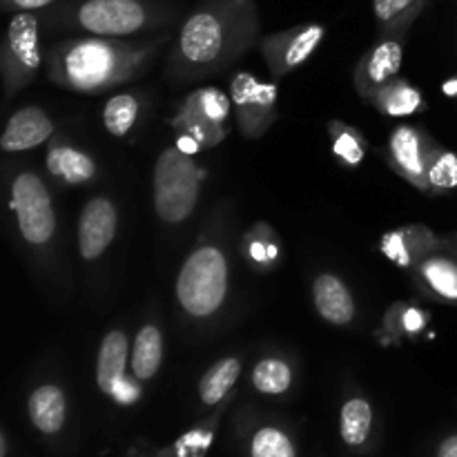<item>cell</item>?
<instances>
[{
    "label": "cell",
    "mask_w": 457,
    "mask_h": 457,
    "mask_svg": "<svg viewBox=\"0 0 457 457\" xmlns=\"http://www.w3.org/2000/svg\"><path fill=\"white\" fill-rule=\"evenodd\" d=\"M259 43L254 0H201L183 21L168 56V76L183 85L230 67Z\"/></svg>",
    "instance_id": "6da1fadb"
},
{
    "label": "cell",
    "mask_w": 457,
    "mask_h": 457,
    "mask_svg": "<svg viewBox=\"0 0 457 457\" xmlns=\"http://www.w3.org/2000/svg\"><path fill=\"white\" fill-rule=\"evenodd\" d=\"M163 38L132 43L123 38L83 36L45 49V67L54 85L79 94H101L137 79L147 70Z\"/></svg>",
    "instance_id": "7a4b0ae2"
},
{
    "label": "cell",
    "mask_w": 457,
    "mask_h": 457,
    "mask_svg": "<svg viewBox=\"0 0 457 457\" xmlns=\"http://www.w3.org/2000/svg\"><path fill=\"white\" fill-rule=\"evenodd\" d=\"M170 16L172 9L156 0H71L40 18L49 29L125 38L163 25Z\"/></svg>",
    "instance_id": "3957f363"
},
{
    "label": "cell",
    "mask_w": 457,
    "mask_h": 457,
    "mask_svg": "<svg viewBox=\"0 0 457 457\" xmlns=\"http://www.w3.org/2000/svg\"><path fill=\"white\" fill-rule=\"evenodd\" d=\"M174 295L192 321H208L221 312L230 295V257L221 241L204 239L192 248L177 275Z\"/></svg>",
    "instance_id": "277c9868"
},
{
    "label": "cell",
    "mask_w": 457,
    "mask_h": 457,
    "mask_svg": "<svg viewBox=\"0 0 457 457\" xmlns=\"http://www.w3.org/2000/svg\"><path fill=\"white\" fill-rule=\"evenodd\" d=\"M204 177L205 170L177 145L161 152L152 179L156 217L168 226L187 221L199 204Z\"/></svg>",
    "instance_id": "5b68a950"
},
{
    "label": "cell",
    "mask_w": 457,
    "mask_h": 457,
    "mask_svg": "<svg viewBox=\"0 0 457 457\" xmlns=\"http://www.w3.org/2000/svg\"><path fill=\"white\" fill-rule=\"evenodd\" d=\"M9 208L16 219L18 235L34 253L43 254L56 239V210L52 192L43 177L31 170H21L9 183Z\"/></svg>",
    "instance_id": "8992f818"
},
{
    "label": "cell",
    "mask_w": 457,
    "mask_h": 457,
    "mask_svg": "<svg viewBox=\"0 0 457 457\" xmlns=\"http://www.w3.org/2000/svg\"><path fill=\"white\" fill-rule=\"evenodd\" d=\"M40 25L43 18L36 12H18L9 21L0 49V74H3L7 98L22 92L43 67L45 54L40 47Z\"/></svg>",
    "instance_id": "52a82bcc"
},
{
    "label": "cell",
    "mask_w": 457,
    "mask_h": 457,
    "mask_svg": "<svg viewBox=\"0 0 457 457\" xmlns=\"http://www.w3.org/2000/svg\"><path fill=\"white\" fill-rule=\"evenodd\" d=\"M235 110L232 98L219 87H196L179 103L170 119L174 134H186L204 150L219 145L228 137V116Z\"/></svg>",
    "instance_id": "ba28073f"
},
{
    "label": "cell",
    "mask_w": 457,
    "mask_h": 457,
    "mask_svg": "<svg viewBox=\"0 0 457 457\" xmlns=\"http://www.w3.org/2000/svg\"><path fill=\"white\" fill-rule=\"evenodd\" d=\"M277 80H262L250 71H237L230 80V98L241 137L262 138L277 120Z\"/></svg>",
    "instance_id": "9c48e42d"
},
{
    "label": "cell",
    "mask_w": 457,
    "mask_h": 457,
    "mask_svg": "<svg viewBox=\"0 0 457 457\" xmlns=\"http://www.w3.org/2000/svg\"><path fill=\"white\" fill-rule=\"evenodd\" d=\"M326 38V27L320 22H303L275 34L262 36L257 43L272 79L279 80L302 67L320 49Z\"/></svg>",
    "instance_id": "30bf717a"
},
{
    "label": "cell",
    "mask_w": 457,
    "mask_h": 457,
    "mask_svg": "<svg viewBox=\"0 0 457 457\" xmlns=\"http://www.w3.org/2000/svg\"><path fill=\"white\" fill-rule=\"evenodd\" d=\"M440 143L424 132L418 125L400 123L388 137L386 161L393 172L400 174L406 183L424 192L427 187V172L433 154Z\"/></svg>",
    "instance_id": "8fae6325"
},
{
    "label": "cell",
    "mask_w": 457,
    "mask_h": 457,
    "mask_svg": "<svg viewBox=\"0 0 457 457\" xmlns=\"http://www.w3.org/2000/svg\"><path fill=\"white\" fill-rule=\"evenodd\" d=\"M404 38L406 34H379V40L360 58L355 67V89L364 101H370L375 92L388 80L397 79L404 58Z\"/></svg>",
    "instance_id": "7c38bea8"
},
{
    "label": "cell",
    "mask_w": 457,
    "mask_h": 457,
    "mask_svg": "<svg viewBox=\"0 0 457 457\" xmlns=\"http://www.w3.org/2000/svg\"><path fill=\"white\" fill-rule=\"evenodd\" d=\"M119 230V208L107 196H94L83 205L79 217V253L92 263L107 253Z\"/></svg>",
    "instance_id": "4fadbf2b"
},
{
    "label": "cell",
    "mask_w": 457,
    "mask_h": 457,
    "mask_svg": "<svg viewBox=\"0 0 457 457\" xmlns=\"http://www.w3.org/2000/svg\"><path fill=\"white\" fill-rule=\"evenodd\" d=\"M378 248L393 266L413 272L427 254L446 248V241L424 223H409L384 232Z\"/></svg>",
    "instance_id": "5bb4252c"
},
{
    "label": "cell",
    "mask_w": 457,
    "mask_h": 457,
    "mask_svg": "<svg viewBox=\"0 0 457 457\" xmlns=\"http://www.w3.org/2000/svg\"><path fill=\"white\" fill-rule=\"evenodd\" d=\"M411 277L424 297L457 306V257L451 250L442 248L427 254Z\"/></svg>",
    "instance_id": "9a60e30c"
},
{
    "label": "cell",
    "mask_w": 457,
    "mask_h": 457,
    "mask_svg": "<svg viewBox=\"0 0 457 457\" xmlns=\"http://www.w3.org/2000/svg\"><path fill=\"white\" fill-rule=\"evenodd\" d=\"M54 132H56V125H54V120L49 119L43 107L25 105L13 112L12 119L7 120V128L0 137V147L7 154L25 152L52 141Z\"/></svg>",
    "instance_id": "2e32d148"
},
{
    "label": "cell",
    "mask_w": 457,
    "mask_h": 457,
    "mask_svg": "<svg viewBox=\"0 0 457 457\" xmlns=\"http://www.w3.org/2000/svg\"><path fill=\"white\" fill-rule=\"evenodd\" d=\"M47 172L54 181L62 186H83L96 179V161L83 147L65 141V138H52L47 147Z\"/></svg>",
    "instance_id": "e0dca14e"
},
{
    "label": "cell",
    "mask_w": 457,
    "mask_h": 457,
    "mask_svg": "<svg viewBox=\"0 0 457 457\" xmlns=\"http://www.w3.org/2000/svg\"><path fill=\"white\" fill-rule=\"evenodd\" d=\"M312 303L317 315L333 326H351L357 317L355 297L346 281L335 272H320L312 281Z\"/></svg>",
    "instance_id": "ac0fdd59"
},
{
    "label": "cell",
    "mask_w": 457,
    "mask_h": 457,
    "mask_svg": "<svg viewBox=\"0 0 457 457\" xmlns=\"http://www.w3.org/2000/svg\"><path fill=\"white\" fill-rule=\"evenodd\" d=\"M129 355H132V346L125 330L114 328L105 333L96 355V384L101 393L110 395L116 382L128 375Z\"/></svg>",
    "instance_id": "d6986e66"
},
{
    "label": "cell",
    "mask_w": 457,
    "mask_h": 457,
    "mask_svg": "<svg viewBox=\"0 0 457 457\" xmlns=\"http://www.w3.org/2000/svg\"><path fill=\"white\" fill-rule=\"evenodd\" d=\"M431 324V312L411 302H395L386 308L379 328V337L386 344H402L404 339H418Z\"/></svg>",
    "instance_id": "ffe728a7"
},
{
    "label": "cell",
    "mask_w": 457,
    "mask_h": 457,
    "mask_svg": "<svg viewBox=\"0 0 457 457\" xmlns=\"http://www.w3.org/2000/svg\"><path fill=\"white\" fill-rule=\"evenodd\" d=\"M241 254L259 272H270L284 259V244L270 223H254L241 237Z\"/></svg>",
    "instance_id": "44dd1931"
},
{
    "label": "cell",
    "mask_w": 457,
    "mask_h": 457,
    "mask_svg": "<svg viewBox=\"0 0 457 457\" xmlns=\"http://www.w3.org/2000/svg\"><path fill=\"white\" fill-rule=\"evenodd\" d=\"M27 411H29L31 424L40 433L54 436V433H58L65 427L67 397L62 388L56 386V384H43V386L31 391Z\"/></svg>",
    "instance_id": "7402d4cb"
},
{
    "label": "cell",
    "mask_w": 457,
    "mask_h": 457,
    "mask_svg": "<svg viewBox=\"0 0 457 457\" xmlns=\"http://www.w3.org/2000/svg\"><path fill=\"white\" fill-rule=\"evenodd\" d=\"M369 103H373L384 116H391V119H409L427 110L422 92L411 80L400 79V76L382 85Z\"/></svg>",
    "instance_id": "603a6c76"
},
{
    "label": "cell",
    "mask_w": 457,
    "mask_h": 457,
    "mask_svg": "<svg viewBox=\"0 0 457 457\" xmlns=\"http://www.w3.org/2000/svg\"><path fill=\"white\" fill-rule=\"evenodd\" d=\"M163 330L156 324H143L132 342L129 373L141 382L154 378L163 364Z\"/></svg>",
    "instance_id": "cb8c5ba5"
},
{
    "label": "cell",
    "mask_w": 457,
    "mask_h": 457,
    "mask_svg": "<svg viewBox=\"0 0 457 457\" xmlns=\"http://www.w3.org/2000/svg\"><path fill=\"white\" fill-rule=\"evenodd\" d=\"M295 369L281 353H268L250 370V384L262 395H286L293 388Z\"/></svg>",
    "instance_id": "d4e9b609"
},
{
    "label": "cell",
    "mask_w": 457,
    "mask_h": 457,
    "mask_svg": "<svg viewBox=\"0 0 457 457\" xmlns=\"http://www.w3.org/2000/svg\"><path fill=\"white\" fill-rule=\"evenodd\" d=\"M241 369V357L237 355H226L221 360L214 361L208 370L204 373L199 382V400L205 406H217L230 395V391L235 388L237 379H239Z\"/></svg>",
    "instance_id": "484cf974"
},
{
    "label": "cell",
    "mask_w": 457,
    "mask_h": 457,
    "mask_svg": "<svg viewBox=\"0 0 457 457\" xmlns=\"http://www.w3.org/2000/svg\"><path fill=\"white\" fill-rule=\"evenodd\" d=\"M428 0H373L375 21L379 25V34H409L411 25L418 21Z\"/></svg>",
    "instance_id": "4316f807"
},
{
    "label": "cell",
    "mask_w": 457,
    "mask_h": 457,
    "mask_svg": "<svg viewBox=\"0 0 457 457\" xmlns=\"http://www.w3.org/2000/svg\"><path fill=\"white\" fill-rule=\"evenodd\" d=\"M328 137L333 156L344 168H357V165L364 163L366 152H369V141H366V137L360 129L344 123V120L333 119L328 123Z\"/></svg>",
    "instance_id": "83f0119b"
},
{
    "label": "cell",
    "mask_w": 457,
    "mask_h": 457,
    "mask_svg": "<svg viewBox=\"0 0 457 457\" xmlns=\"http://www.w3.org/2000/svg\"><path fill=\"white\" fill-rule=\"evenodd\" d=\"M373 428V406L364 397H348L339 411V433L348 446H361Z\"/></svg>",
    "instance_id": "f1b7e54d"
},
{
    "label": "cell",
    "mask_w": 457,
    "mask_h": 457,
    "mask_svg": "<svg viewBox=\"0 0 457 457\" xmlns=\"http://www.w3.org/2000/svg\"><path fill=\"white\" fill-rule=\"evenodd\" d=\"M141 116V96L132 92H123L112 96L103 107V125L116 138L129 137L134 125Z\"/></svg>",
    "instance_id": "f546056e"
},
{
    "label": "cell",
    "mask_w": 457,
    "mask_h": 457,
    "mask_svg": "<svg viewBox=\"0 0 457 457\" xmlns=\"http://www.w3.org/2000/svg\"><path fill=\"white\" fill-rule=\"evenodd\" d=\"M457 190V154L446 147H437L427 172L424 195L440 196Z\"/></svg>",
    "instance_id": "4dcf8cb0"
},
{
    "label": "cell",
    "mask_w": 457,
    "mask_h": 457,
    "mask_svg": "<svg viewBox=\"0 0 457 457\" xmlns=\"http://www.w3.org/2000/svg\"><path fill=\"white\" fill-rule=\"evenodd\" d=\"M253 457H297L293 440L281 428L263 427L259 428L250 442Z\"/></svg>",
    "instance_id": "1f68e13d"
},
{
    "label": "cell",
    "mask_w": 457,
    "mask_h": 457,
    "mask_svg": "<svg viewBox=\"0 0 457 457\" xmlns=\"http://www.w3.org/2000/svg\"><path fill=\"white\" fill-rule=\"evenodd\" d=\"M214 442V428L210 424L196 427L192 431L183 433L174 445V453L177 457H205L208 449Z\"/></svg>",
    "instance_id": "d6a6232c"
},
{
    "label": "cell",
    "mask_w": 457,
    "mask_h": 457,
    "mask_svg": "<svg viewBox=\"0 0 457 457\" xmlns=\"http://www.w3.org/2000/svg\"><path fill=\"white\" fill-rule=\"evenodd\" d=\"M138 382H141V379L134 378L132 373L125 375V378L120 379V382H116V386L112 388L110 397L120 406L137 404L138 397H141V386H138Z\"/></svg>",
    "instance_id": "836d02e7"
},
{
    "label": "cell",
    "mask_w": 457,
    "mask_h": 457,
    "mask_svg": "<svg viewBox=\"0 0 457 457\" xmlns=\"http://www.w3.org/2000/svg\"><path fill=\"white\" fill-rule=\"evenodd\" d=\"M4 12H38V9H47L49 4L58 3V0H0Z\"/></svg>",
    "instance_id": "e575fe53"
},
{
    "label": "cell",
    "mask_w": 457,
    "mask_h": 457,
    "mask_svg": "<svg viewBox=\"0 0 457 457\" xmlns=\"http://www.w3.org/2000/svg\"><path fill=\"white\" fill-rule=\"evenodd\" d=\"M437 457H457V436H449L442 442Z\"/></svg>",
    "instance_id": "d590c367"
},
{
    "label": "cell",
    "mask_w": 457,
    "mask_h": 457,
    "mask_svg": "<svg viewBox=\"0 0 457 457\" xmlns=\"http://www.w3.org/2000/svg\"><path fill=\"white\" fill-rule=\"evenodd\" d=\"M442 92H445V96L457 98V76H451V79L442 83Z\"/></svg>",
    "instance_id": "8d00e7d4"
},
{
    "label": "cell",
    "mask_w": 457,
    "mask_h": 457,
    "mask_svg": "<svg viewBox=\"0 0 457 457\" xmlns=\"http://www.w3.org/2000/svg\"><path fill=\"white\" fill-rule=\"evenodd\" d=\"M445 241H446V250H451V253H453L457 257V232H453V235H449V237H445Z\"/></svg>",
    "instance_id": "74e56055"
}]
</instances>
